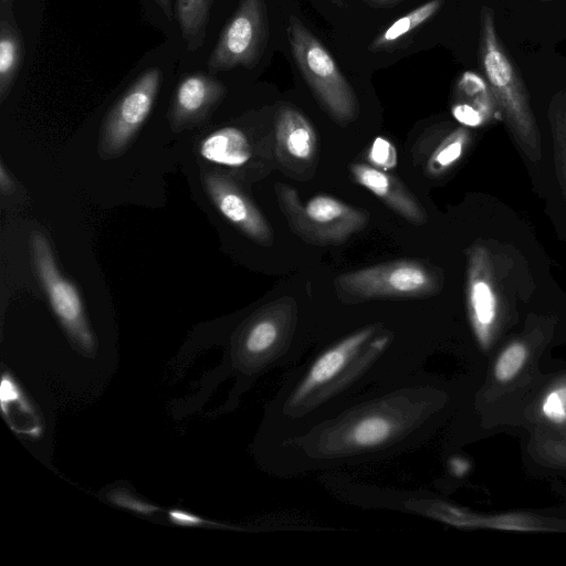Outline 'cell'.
<instances>
[{
  "label": "cell",
  "instance_id": "1",
  "mask_svg": "<svg viewBox=\"0 0 566 566\" xmlns=\"http://www.w3.org/2000/svg\"><path fill=\"white\" fill-rule=\"evenodd\" d=\"M480 61L499 113L524 155L541 158V135L526 87L499 39L494 13L483 7L480 15Z\"/></svg>",
  "mask_w": 566,
  "mask_h": 566
},
{
  "label": "cell",
  "instance_id": "2",
  "mask_svg": "<svg viewBox=\"0 0 566 566\" xmlns=\"http://www.w3.org/2000/svg\"><path fill=\"white\" fill-rule=\"evenodd\" d=\"M391 336L366 326L324 352L290 397V411L307 412L354 380L388 346Z\"/></svg>",
  "mask_w": 566,
  "mask_h": 566
},
{
  "label": "cell",
  "instance_id": "3",
  "mask_svg": "<svg viewBox=\"0 0 566 566\" xmlns=\"http://www.w3.org/2000/svg\"><path fill=\"white\" fill-rule=\"evenodd\" d=\"M443 274L431 263L400 259L339 274L334 280L340 301L356 304L379 298H422L440 292Z\"/></svg>",
  "mask_w": 566,
  "mask_h": 566
},
{
  "label": "cell",
  "instance_id": "4",
  "mask_svg": "<svg viewBox=\"0 0 566 566\" xmlns=\"http://www.w3.org/2000/svg\"><path fill=\"white\" fill-rule=\"evenodd\" d=\"M287 36L296 65L324 109L339 124L356 119L355 92L324 44L294 15L289 18Z\"/></svg>",
  "mask_w": 566,
  "mask_h": 566
},
{
  "label": "cell",
  "instance_id": "5",
  "mask_svg": "<svg viewBox=\"0 0 566 566\" xmlns=\"http://www.w3.org/2000/svg\"><path fill=\"white\" fill-rule=\"evenodd\" d=\"M275 193L291 229L310 244H340L368 223L364 211L331 196L318 195L303 205L297 191L284 184L275 185Z\"/></svg>",
  "mask_w": 566,
  "mask_h": 566
},
{
  "label": "cell",
  "instance_id": "6",
  "mask_svg": "<svg viewBox=\"0 0 566 566\" xmlns=\"http://www.w3.org/2000/svg\"><path fill=\"white\" fill-rule=\"evenodd\" d=\"M268 38L264 0H241L209 56V72L217 73L235 66L253 67L265 49Z\"/></svg>",
  "mask_w": 566,
  "mask_h": 566
},
{
  "label": "cell",
  "instance_id": "7",
  "mask_svg": "<svg viewBox=\"0 0 566 566\" xmlns=\"http://www.w3.org/2000/svg\"><path fill=\"white\" fill-rule=\"evenodd\" d=\"M31 248L36 275L56 317L83 350L92 352L95 342L77 289L60 272L43 233L32 232Z\"/></svg>",
  "mask_w": 566,
  "mask_h": 566
},
{
  "label": "cell",
  "instance_id": "8",
  "mask_svg": "<svg viewBox=\"0 0 566 566\" xmlns=\"http://www.w3.org/2000/svg\"><path fill=\"white\" fill-rule=\"evenodd\" d=\"M163 80L158 67L146 70L108 113L101 134L99 151L119 156L150 114Z\"/></svg>",
  "mask_w": 566,
  "mask_h": 566
},
{
  "label": "cell",
  "instance_id": "9",
  "mask_svg": "<svg viewBox=\"0 0 566 566\" xmlns=\"http://www.w3.org/2000/svg\"><path fill=\"white\" fill-rule=\"evenodd\" d=\"M385 403L355 413L328 430L324 452L342 454L348 451L375 449L391 441L407 426L401 416H394L391 406Z\"/></svg>",
  "mask_w": 566,
  "mask_h": 566
},
{
  "label": "cell",
  "instance_id": "10",
  "mask_svg": "<svg viewBox=\"0 0 566 566\" xmlns=\"http://www.w3.org/2000/svg\"><path fill=\"white\" fill-rule=\"evenodd\" d=\"M297 316L292 297H281L261 308L251 318L242 336V350L253 359L270 358L290 339Z\"/></svg>",
  "mask_w": 566,
  "mask_h": 566
},
{
  "label": "cell",
  "instance_id": "11",
  "mask_svg": "<svg viewBox=\"0 0 566 566\" xmlns=\"http://www.w3.org/2000/svg\"><path fill=\"white\" fill-rule=\"evenodd\" d=\"M206 190L219 212L234 227L259 244L270 245L273 231L263 214L229 178L208 174L205 176Z\"/></svg>",
  "mask_w": 566,
  "mask_h": 566
},
{
  "label": "cell",
  "instance_id": "12",
  "mask_svg": "<svg viewBox=\"0 0 566 566\" xmlns=\"http://www.w3.org/2000/svg\"><path fill=\"white\" fill-rule=\"evenodd\" d=\"M488 251L473 245L468 254L467 300L474 333L482 344H488L497 316V296L491 274Z\"/></svg>",
  "mask_w": 566,
  "mask_h": 566
},
{
  "label": "cell",
  "instance_id": "13",
  "mask_svg": "<svg viewBox=\"0 0 566 566\" xmlns=\"http://www.w3.org/2000/svg\"><path fill=\"white\" fill-rule=\"evenodd\" d=\"M224 85L217 78L196 73L186 76L176 87L170 120L175 129L203 118L223 98Z\"/></svg>",
  "mask_w": 566,
  "mask_h": 566
},
{
  "label": "cell",
  "instance_id": "14",
  "mask_svg": "<svg viewBox=\"0 0 566 566\" xmlns=\"http://www.w3.org/2000/svg\"><path fill=\"white\" fill-rule=\"evenodd\" d=\"M350 171L357 184L396 213L415 224L427 222L423 207L399 179L368 164H353Z\"/></svg>",
  "mask_w": 566,
  "mask_h": 566
},
{
  "label": "cell",
  "instance_id": "15",
  "mask_svg": "<svg viewBox=\"0 0 566 566\" xmlns=\"http://www.w3.org/2000/svg\"><path fill=\"white\" fill-rule=\"evenodd\" d=\"M280 156L293 164H311L317 154V137L311 122L293 107L281 108L275 118Z\"/></svg>",
  "mask_w": 566,
  "mask_h": 566
},
{
  "label": "cell",
  "instance_id": "16",
  "mask_svg": "<svg viewBox=\"0 0 566 566\" xmlns=\"http://www.w3.org/2000/svg\"><path fill=\"white\" fill-rule=\"evenodd\" d=\"M499 112L488 83L472 72L459 78L451 107L453 117L465 127L485 124Z\"/></svg>",
  "mask_w": 566,
  "mask_h": 566
},
{
  "label": "cell",
  "instance_id": "17",
  "mask_svg": "<svg viewBox=\"0 0 566 566\" xmlns=\"http://www.w3.org/2000/svg\"><path fill=\"white\" fill-rule=\"evenodd\" d=\"M13 0H0V102L9 95L19 74L23 46L12 12Z\"/></svg>",
  "mask_w": 566,
  "mask_h": 566
},
{
  "label": "cell",
  "instance_id": "18",
  "mask_svg": "<svg viewBox=\"0 0 566 566\" xmlns=\"http://www.w3.org/2000/svg\"><path fill=\"white\" fill-rule=\"evenodd\" d=\"M200 156L213 164L240 167L251 158V145L247 135L237 127L228 126L206 136L199 145Z\"/></svg>",
  "mask_w": 566,
  "mask_h": 566
},
{
  "label": "cell",
  "instance_id": "19",
  "mask_svg": "<svg viewBox=\"0 0 566 566\" xmlns=\"http://www.w3.org/2000/svg\"><path fill=\"white\" fill-rule=\"evenodd\" d=\"M214 0H177V19L189 51H197L205 42L209 14Z\"/></svg>",
  "mask_w": 566,
  "mask_h": 566
},
{
  "label": "cell",
  "instance_id": "20",
  "mask_svg": "<svg viewBox=\"0 0 566 566\" xmlns=\"http://www.w3.org/2000/svg\"><path fill=\"white\" fill-rule=\"evenodd\" d=\"M442 4L443 0H430L400 17L377 38H375L370 44V49L378 51L392 46L433 17L440 10Z\"/></svg>",
  "mask_w": 566,
  "mask_h": 566
},
{
  "label": "cell",
  "instance_id": "21",
  "mask_svg": "<svg viewBox=\"0 0 566 566\" xmlns=\"http://www.w3.org/2000/svg\"><path fill=\"white\" fill-rule=\"evenodd\" d=\"M471 135L465 126L458 127L443 137L432 150L427 169L433 176L449 171L465 153Z\"/></svg>",
  "mask_w": 566,
  "mask_h": 566
},
{
  "label": "cell",
  "instance_id": "22",
  "mask_svg": "<svg viewBox=\"0 0 566 566\" xmlns=\"http://www.w3.org/2000/svg\"><path fill=\"white\" fill-rule=\"evenodd\" d=\"M525 359L526 349L522 344L514 343L505 348L500 355L494 368L497 380L507 381L512 379L520 371Z\"/></svg>",
  "mask_w": 566,
  "mask_h": 566
},
{
  "label": "cell",
  "instance_id": "23",
  "mask_svg": "<svg viewBox=\"0 0 566 566\" xmlns=\"http://www.w3.org/2000/svg\"><path fill=\"white\" fill-rule=\"evenodd\" d=\"M369 161L381 170L392 169L397 165V153L394 145L382 137H377L369 150Z\"/></svg>",
  "mask_w": 566,
  "mask_h": 566
},
{
  "label": "cell",
  "instance_id": "24",
  "mask_svg": "<svg viewBox=\"0 0 566 566\" xmlns=\"http://www.w3.org/2000/svg\"><path fill=\"white\" fill-rule=\"evenodd\" d=\"M553 130L558 171L566 192V102Z\"/></svg>",
  "mask_w": 566,
  "mask_h": 566
},
{
  "label": "cell",
  "instance_id": "25",
  "mask_svg": "<svg viewBox=\"0 0 566 566\" xmlns=\"http://www.w3.org/2000/svg\"><path fill=\"white\" fill-rule=\"evenodd\" d=\"M543 411L551 421L563 422L566 419V388L549 394L544 401Z\"/></svg>",
  "mask_w": 566,
  "mask_h": 566
},
{
  "label": "cell",
  "instance_id": "26",
  "mask_svg": "<svg viewBox=\"0 0 566 566\" xmlns=\"http://www.w3.org/2000/svg\"><path fill=\"white\" fill-rule=\"evenodd\" d=\"M109 499L117 506L140 513V514H151L158 510L157 506L150 505L148 503L142 502L130 495L128 492L120 490L114 491L109 494Z\"/></svg>",
  "mask_w": 566,
  "mask_h": 566
},
{
  "label": "cell",
  "instance_id": "27",
  "mask_svg": "<svg viewBox=\"0 0 566 566\" xmlns=\"http://www.w3.org/2000/svg\"><path fill=\"white\" fill-rule=\"evenodd\" d=\"M169 520L180 526H198L207 523L201 517L181 510H171L168 512Z\"/></svg>",
  "mask_w": 566,
  "mask_h": 566
},
{
  "label": "cell",
  "instance_id": "28",
  "mask_svg": "<svg viewBox=\"0 0 566 566\" xmlns=\"http://www.w3.org/2000/svg\"><path fill=\"white\" fill-rule=\"evenodd\" d=\"M12 187H13L12 179H11L10 175L8 174V171L6 170V166H4L3 161H1V164H0V188H1V191L3 193L9 192L12 190Z\"/></svg>",
  "mask_w": 566,
  "mask_h": 566
},
{
  "label": "cell",
  "instance_id": "29",
  "mask_svg": "<svg viewBox=\"0 0 566 566\" xmlns=\"http://www.w3.org/2000/svg\"><path fill=\"white\" fill-rule=\"evenodd\" d=\"M158 7L161 9L166 18H172V6L171 0H155Z\"/></svg>",
  "mask_w": 566,
  "mask_h": 566
},
{
  "label": "cell",
  "instance_id": "30",
  "mask_svg": "<svg viewBox=\"0 0 566 566\" xmlns=\"http://www.w3.org/2000/svg\"><path fill=\"white\" fill-rule=\"evenodd\" d=\"M368 3H371L373 6H386V4H392L401 0H365Z\"/></svg>",
  "mask_w": 566,
  "mask_h": 566
},
{
  "label": "cell",
  "instance_id": "31",
  "mask_svg": "<svg viewBox=\"0 0 566 566\" xmlns=\"http://www.w3.org/2000/svg\"><path fill=\"white\" fill-rule=\"evenodd\" d=\"M541 1H552V0H541Z\"/></svg>",
  "mask_w": 566,
  "mask_h": 566
}]
</instances>
